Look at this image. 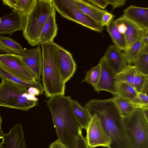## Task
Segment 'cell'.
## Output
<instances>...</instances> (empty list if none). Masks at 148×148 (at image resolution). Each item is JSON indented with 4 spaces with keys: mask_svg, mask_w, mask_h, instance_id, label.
I'll use <instances>...</instances> for the list:
<instances>
[{
    "mask_svg": "<svg viewBox=\"0 0 148 148\" xmlns=\"http://www.w3.org/2000/svg\"><path fill=\"white\" fill-rule=\"evenodd\" d=\"M73 148H91L88 145L82 133L76 140Z\"/></svg>",
    "mask_w": 148,
    "mask_h": 148,
    "instance_id": "32",
    "label": "cell"
},
{
    "mask_svg": "<svg viewBox=\"0 0 148 148\" xmlns=\"http://www.w3.org/2000/svg\"><path fill=\"white\" fill-rule=\"evenodd\" d=\"M101 71V65L99 63L97 65L92 68L86 72L85 77L82 82H86L94 87L99 82Z\"/></svg>",
    "mask_w": 148,
    "mask_h": 148,
    "instance_id": "30",
    "label": "cell"
},
{
    "mask_svg": "<svg viewBox=\"0 0 148 148\" xmlns=\"http://www.w3.org/2000/svg\"><path fill=\"white\" fill-rule=\"evenodd\" d=\"M2 1L4 5L8 6L13 9L15 8L18 0H3Z\"/></svg>",
    "mask_w": 148,
    "mask_h": 148,
    "instance_id": "37",
    "label": "cell"
},
{
    "mask_svg": "<svg viewBox=\"0 0 148 148\" xmlns=\"http://www.w3.org/2000/svg\"><path fill=\"white\" fill-rule=\"evenodd\" d=\"M37 0H18L15 8L12 10L21 17H26L31 11Z\"/></svg>",
    "mask_w": 148,
    "mask_h": 148,
    "instance_id": "29",
    "label": "cell"
},
{
    "mask_svg": "<svg viewBox=\"0 0 148 148\" xmlns=\"http://www.w3.org/2000/svg\"><path fill=\"white\" fill-rule=\"evenodd\" d=\"M71 104L77 121L82 129L86 130L92 116L86 108L82 106L76 101L71 99Z\"/></svg>",
    "mask_w": 148,
    "mask_h": 148,
    "instance_id": "21",
    "label": "cell"
},
{
    "mask_svg": "<svg viewBox=\"0 0 148 148\" xmlns=\"http://www.w3.org/2000/svg\"><path fill=\"white\" fill-rule=\"evenodd\" d=\"M26 18L21 17L12 12L1 18L0 35L9 34L11 36L16 31H23L25 25Z\"/></svg>",
    "mask_w": 148,
    "mask_h": 148,
    "instance_id": "14",
    "label": "cell"
},
{
    "mask_svg": "<svg viewBox=\"0 0 148 148\" xmlns=\"http://www.w3.org/2000/svg\"><path fill=\"white\" fill-rule=\"evenodd\" d=\"M87 1L93 5L102 9H104L109 5L108 0H87Z\"/></svg>",
    "mask_w": 148,
    "mask_h": 148,
    "instance_id": "34",
    "label": "cell"
},
{
    "mask_svg": "<svg viewBox=\"0 0 148 148\" xmlns=\"http://www.w3.org/2000/svg\"><path fill=\"white\" fill-rule=\"evenodd\" d=\"M57 30L55 11L49 16L42 29L39 37L40 44L53 41L57 35Z\"/></svg>",
    "mask_w": 148,
    "mask_h": 148,
    "instance_id": "18",
    "label": "cell"
},
{
    "mask_svg": "<svg viewBox=\"0 0 148 148\" xmlns=\"http://www.w3.org/2000/svg\"><path fill=\"white\" fill-rule=\"evenodd\" d=\"M145 45L142 39L134 42L129 49L123 52L127 64L131 65L140 54Z\"/></svg>",
    "mask_w": 148,
    "mask_h": 148,
    "instance_id": "23",
    "label": "cell"
},
{
    "mask_svg": "<svg viewBox=\"0 0 148 148\" xmlns=\"http://www.w3.org/2000/svg\"><path fill=\"white\" fill-rule=\"evenodd\" d=\"M139 27L148 30V8L131 5L124 10L122 15Z\"/></svg>",
    "mask_w": 148,
    "mask_h": 148,
    "instance_id": "17",
    "label": "cell"
},
{
    "mask_svg": "<svg viewBox=\"0 0 148 148\" xmlns=\"http://www.w3.org/2000/svg\"><path fill=\"white\" fill-rule=\"evenodd\" d=\"M122 120L132 148H148V119L143 109L136 108Z\"/></svg>",
    "mask_w": 148,
    "mask_h": 148,
    "instance_id": "6",
    "label": "cell"
},
{
    "mask_svg": "<svg viewBox=\"0 0 148 148\" xmlns=\"http://www.w3.org/2000/svg\"><path fill=\"white\" fill-rule=\"evenodd\" d=\"M29 92L32 95L35 96L40 95L39 91L37 88L33 87H29L28 90Z\"/></svg>",
    "mask_w": 148,
    "mask_h": 148,
    "instance_id": "39",
    "label": "cell"
},
{
    "mask_svg": "<svg viewBox=\"0 0 148 148\" xmlns=\"http://www.w3.org/2000/svg\"><path fill=\"white\" fill-rule=\"evenodd\" d=\"M40 45H39L33 49H25L24 53L21 55L23 60L39 82L41 80L43 65Z\"/></svg>",
    "mask_w": 148,
    "mask_h": 148,
    "instance_id": "13",
    "label": "cell"
},
{
    "mask_svg": "<svg viewBox=\"0 0 148 148\" xmlns=\"http://www.w3.org/2000/svg\"><path fill=\"white\" fill-rule=\"evenodd\" d=\"M49 148H67L62 144L58 139L56 140L50 145Z\"/></svg>",
    "mask_w": 148,
    "mask_h": 148,
    "instance_id": "38",
    "label": "cell"
},
{
    "mask_svg": "<svg viewBox=\"0 0 148 148\" xmlns=\"http://www.w3.org/2000/svg\"><path fill=\"white\" fill-rule=\"evenodd\" d=\"M0 148H27L25 142L23 127L21 124L17 123L7 134L0 129Z\"/></svg>",
    "mask_w": 148,
    "mask_h": 148,
    "instance_id": "12",
    "label": "cell"
},
{
    "mask_svg": "<svg viewBox=\"0 0 148 148\" xmlns=\"http://www.w3.org/2000/svg\"><path fill=\"white\" fill-rule=\"evenodd\" d=\"M84 107L91 116H96L100 121L110 140V148H132L122 116L113 98L92 99Z\"/></svg>",
    "mask_w": 148,
    "mask_h": 148,
    "instance_id": "1",
    "label": "cell"
},
{
    "mask_svg": "<svg viewBox=\"0 0 148 148\" xmlns=\"http://www.w3.org/2000/svg\"><path fill=\"white\" fill-rule=\"evenodd\" d=\"M138 95L141 104L148 106V92L138 93Z\"/></svg>",
    "mask_w": 148,
    "mask_h": 148,
    "instance_id": "35",
    "label": "cell"
},
{
    "mask_svg": "<svg viewBox=\"0 0 148 148\" xmlns=\"http://www.w3.org/2000/svg\"><path fill=\"white\" fill-rule=\"evenodd\" d=\"M114 16L108 12L105 13L103 15L101 24L103 27L108 26L113 21Z\"/></svg>",
    "mask_w": 148,
    "mask_h": 148,
    "instance_id": "33",
    "label": "cell"
},
{
    "mask_svg": "<svg viewBox=\"0 0 148 148\" xmlns=\"http://www.w3.org/2000/svg\"><path fill=\"white\" fill-rule=\"evenodd\" d=\"M104 56L115 75L127 65L123 52L115 45L109 46Z\"/></svg>",
    "mask_w": 148,
    "mask_h": 148,
    "instance_id": "16",
    "label": "cell"
},
{
    "mask_svg": "<svg viewBox=\"0 0 148 148\" xmlns=\"http://www.w3.org/2000/svg\"><path fill=\"white\" fill-rule=\"evenodd\" d=\"M38 100L27 87L3 79L0 82V106L27 111L38 105Z\"/></svg>",
    "mask_w": 148,
    "mask_h": 148,
    "instance_id": "5",
    "label": "cell"
},
{
    "mask_svg": "<svg viewBox=\"0 0 148 148\" xmlns=\"http://www.w3.org/2000/svg\"><path fill=\"white\" fill-rule=\"evenodd\" d=\"M109 4L112 6V10L117 8L124 5L126 2V0H108Z\"/></svg>",
    "mask_w": 148,
    "mask_h": 148,
    "instance_id": "36",
    "label": "cell"
},
{
    "mask_svg": "<svg viewBox=\"0 0 148 148\" xmlns=\"http://www.w3.org/2000/svg\"><path fill=\"white\" fill-rule=\"evenodd\" d=\"M116 91L117 96L131 102L138 93L133 86L127 83L123 82H116Z\"/></svg>",
    "mask_w": 148,
    "mask_h": 148,
    "instance_id": "24",
    "label": "cell"
},
{
    "mask_svg": "<svg viewBox=\"0 0 148 148\" xmlns=\"http://www.w3.org/2000/svg\"><path fill=\"white\" fill-rule=\"evenodd\" d=\"M92 117L86 130L87 144L91 148L98 146L110 148V140L100 121L96 116Z\"/></svg>",
    "mask_w": 148,
    "mask_h": 148,
    "instance_id": "9",
    "label": "cell"
},
{
    "mask_svg": "<svg viewBox=\"0 0 148 148\" xmlns=\"http://www.w3.org/2000/svg\"><path fill=\"white\" fill-rule=\"evenodd\" d=\"M57 48L60 72L62 80L65 84L73 75L76 65L69 52L58 45Z\"/></svg>",
    "mask_w": 148,
    "mask_h": 148,
    "instance_id": "15",
    "label": "cell"
},
{
    "mask_svg": "<svg viewBox=\"0 0 148 148\" xmlns=\"http://www.w3.org/2000/svg\"><path fill=\"white\" fill-rule=\"evenodd\" d=\"M74 0L83 13L101 24L102 16L105 13L108 12L107 10L99 8L90 3L87 0Z\"/></svg>",
    "mask_w": 148,
    "mask_h": 148,
    "instance_id": "19",
    "label": "cell"
},
{
    "mask_svg": "<svg viewBox=\"0 0 148 148\" xmlns=\"http://www.w3.org/2000/svg\"><path fill=\"white\" fill-rule=\"evenodd\" d=\"M56 10L62 17L93 30L101 32L103 27L79 9L74 0H51Z\"/></svg>",
    "mask_w": 148,
    "mask_h": 148,
    "instance_id": "7",
    "label": "cell"
},
{
    "mask_svg": "<svg viewBox=\"0 0 148 148\" xmlns=\"http://www.w3.org/2000/svg\"><path fill=\"white\" fill-rule=\"evenodd\" d=\"M136 69L134 65H127L122 70L115 75L116 82H125L134 87V80Z\"/></svg>",
    "mask_w": 148,
    "mask_h": 148,
    "instance_id": "25",
    "label": "cell"
},
{
    "mask_svg": "<svg viewBox=\"0 0 148 148\" xmlns=\"http://www.w3.org/2000/svg\"><path fill=\"white\" fill-rule=\"evenodd\" d=\"M43 57V86L46 96L64 95L65 84L60 74L57 45L53 41L40 45Z\"/></svg>",
    "mask_w": 148,
    "mask_h": 148,
    "instance_id": "3",
    "label": "cell"
},
{
    "mask_svg": "<svg viewBox=\"0 0 148 148\" xmlns=\"http://www.w3.org/2000/svg\"><path fill=\"white\" fill-rule=\"evenodd\" d=\"M2 122V119L0 115V129H1V125Z\"/></svg>",
    "mask_w": 148,
    "mask_h": 148,
    "instance_id": "42",
    "label": "cell"
},
{
    "mask_svg": "<svg viewBox=\"0 0 148 148\" xmlns=\"http://www.w3.org/2000/svg\"><path fill=\"white\" fill-rule=\"evenodd\" d=\"M148 84V75L140 72L137 70L135 74L134 88L138 93L140 92L145 86Z\"/></svg>",
    "mask_w": 148,
    "mask_h": 148,
    "instance_id": "31",
    "label": "cell"
},
{
    "mask_svg": "<svg viewBox=\"0 0 148 148\" xmlns=\"http://www.w3.org/2000/svg\"><path fill=\"white\" fill-rule=\"evenodd\" d=\"M0 78L14 82L26 87H33L38 89L40 95L44 92L43 86L40 82L37 81L34 83H28L24 81L11 73L6 68L0 63Z\"/></svg>",
    "mask_w": 148,
    "mask_h": 148,
    "instance_id": "20",
    "label": "cell"
},
{
    "mask_svg": "<svg viewBox=\"0 0 148 148\" xmlns=\"http://www.w3.org/2000/svg\"><path fill=\"white\" fill-rule=\"evenodd\" d=\"M0 63L12 74L24 81L34 83L37 81L23 60L21 55L0 53Z\"/></svg>",
    "mask_w": 148,
    "mask_h": 148,
    "instance_id": "8",
    "label": "cell"
},
{
    "mask_svg": "<svg viewBox=\"0 0 148 148\" xmlns=\"http://www.w3.org/2000/svg\"><path fill=\"white\" fill-rule=\"evenodd\" d=\"M133 64L138 71L148 75V45H145L140 54Z\"/></svg>",
    "mask_w": 148,
    "mask_h": 148,
    "instance_id": "28",
    "label": "cell"
},
{
    "mask_svg": "<svg viewBox=\"0 0 148 148\" xmlns=\"http://www.w3.org/2000/svg\"><path fill=\"white\" fill-rule=\"evenodd\" d=\"M113 98L122 117L128 115L136 108H138L131 101L120 96L117 95Z\"/></svg>",
    "mask_w": 148,
    "mask_h": 148,
    "instance_id": "26",
    "label": "cell"
},
{
    "mask_svg": "<svg viewBox=\"0 0 148 148\" xmlns=\"http://www.w3.org/2000/svg\"><path fill=\"white\" fill-rule=\"evenodd\" d=\"M99 63L101 67V76L98 83L94 87L95 90L99 93L100 91L104 90L110 92L114 96H116V82L114 78L115 74L104 56L101 58Z\"/></svg>",
    "mask_w": 148,
    "mask_h": 148,
    "instance_id": "11",
    "label": "cell"
},
{
    "mask_svg": "<svg viewBox=\"0 0 148 148\" xmlns=\"http://www.w3.org/2000/svg\"><path fill=\"white\" fill-rule=\"evenodd\" d=\"M69 96L57 95L50 97L47 102L58 140L67 148H73L82 133V128L74 116Z\"/></svg>",
    "mask_w": 148,
    "mask_h": 148,
    "instance_id": "2",
    "label": "cell"
},
{
    "mask_svg": "<svg viewBox=\"0 0 148 148\" xmlns=\"http://www.w3.org/2000/svg\"><path fill=\"white\" fill-rule=\"evenodd\" d=\"M0 43L13 53L21 55L25 52V49L19 43L9 37L0 36Z\"/></svg>",
    "mask_w": 148,
    "mask_h": 148,
    "instance_id": "27",
    "label": "cell"
},
{
    "mask_svg": "<svg viewBox=\"0 0 148 148\" xmlns=\"http://www.w3.org/2000/svg\"><path fill=\"white\" fill-rule=\"evenodd\" d=\"M114 21L119 32L124 34L126 45L125 50L148 34V30L141 28L123 16Z\"/></svg>",
    "mask_w": 148,
    "mask_h": 148,
    "instance_id": "10",
    "label": "cell"
},
{
    "mask_svg": "<svg viewBox=\"0 0 148 148\" xmlns=\"http://www.w3.org/2000/svg\"><path fill=\"white\" fill-rule=\"evenodd\" d=\"M106 27L107 31L114 45L121 50L124 51L126 49V45L124 34L119 32L114 22L113 21Z\"/></svg>",
    "mask_w": 148,
    "mask_h": 148,
    "instance_id": "22",
    "label": "cell"
},
{
    "mask_svg": "<svg viewBox=\"0 0 148 148\" xmlns=\"http://www.w3.org/2000/svg\"><path fill=\"white\" fill-rule=\"evenodd\" d=\"M142 40L145 45H148V34L143 37Z\"/></svg>",
    "mask_w": 148,
    "mask_h": 148,
    "instance_id": "41",
    "label": "cell"
},
{
    "mask_svg": "<svg viewBox=\"0 0 148 148\" xmlns=\"http://www.w3.org/2000/svg\"><path fill=\"white\" fill-rule=\"evenodd\" d=\"M0 52L4 53H13L12 52L4 47L0 43Z\"/></svg>",
    "mask_w": 148,
    "mask_h": 148,
    "instance_id": "40",
    "label": "cell"
},
{
    "mask_svg": "<svg viewBox=\"0 0 148 148\" xmlns=\"http://www.w3.org/2000/svg\"><path fill=\"white\" fill-rule=\"evenodd\" d=\"M51 0H37L31 11L26 16L23 35L32 47L40 44L42 29L51 14L56 11Z\"/></svg>",
    "mask_w": 148,
    "mask_h": 148,
    "instance_id": "4",
    "label": "cell"
}]
</instances>
